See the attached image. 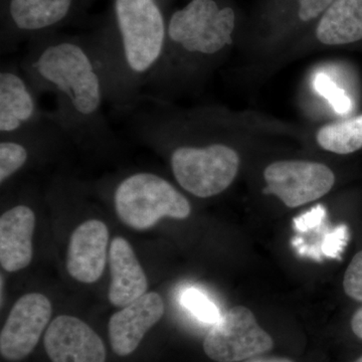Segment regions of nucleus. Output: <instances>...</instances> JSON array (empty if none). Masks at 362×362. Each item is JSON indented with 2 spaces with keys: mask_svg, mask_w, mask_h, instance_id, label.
Instances as JSON below:
<instances>
[{
  "mask_svg": "<svg viewBox=\"0 0 362 362\" xmlns=\"http://www.w3.org/2000/svg\"><path fill=\"white\" fill-rule=\"evenodd\" d=\"M21 66L40 96L56 99L51 115L69 140L101 148L115 143L105 115L103 78L86 40L40 35L30 40Z\"/></svg>",
  "mask_w": 362,
  "mask_h": 362,
  "instance_id": "f257e3e1",
  "label": "nucleus"
},
{
  "mask_svg": "<svg viewBox=\"0 0 362 362\" xmlns=\"http://www.w3.org/2000/svg\"><path fill=\"white\" fill-rule=\"evenodd\" d=\"M113 26L86 40L103 78L107 103L127 111L144 97L158 68L168 23L157 0H115Z\"/></svg>",
  "mask_w": 362,
  "mask_h": 362,
  "instance_id": "f03ea898",
  "label": "nucleus"
},
{
  "mask_svg": "<svg viewBox=\"0 0 362 362\" xmlns=\"http://www.w3.org/2000/svg\"><path fill=\"white\" fill-rule=\"evenodd\" d=\"M235 14L216 0H192L168 23L165 49L147 83V98L160 101L187 75L192 61L214 58L233 44Z\"/></svg>",
  "mask_w": 362,
  "mask_h": 362,
  "instance_id": "7ed1b4c3",
  "label": "nucleus"
},
{
  "mask_svg": "<svg viewBox=\"0 0 362 362\" xmlns=\"http://www.w3.org/2000/svg\"><path fill=\"white\" fill-rule=\"evenodd\" d=\"M136 137L168 156L171 170L185 192L209 199L225 192L237 177L240 159L223 142L181 141L152 131L134 129Z\"/></svg>",
  "mask_w": 362,
  "mask_h": 362,
  "instance_id": "20e7f679",
  "label": "nucleus"
},
{
  "mask_svg": "<svg viewBox=\"0 0 362 362\" xmlns=\"http://www.w3.org/2000/svg\"><path fill=\"white\" fill-rule=\"evenodd\" d=\"M113 204L119 218L137 230H148L162 218L185 220L192 214L187 197L151 173H133L116 183Z\"/></svg>",
  "mask_w": 362,
  "mask_h": 362,
  "instance_id": "39448f33",
  "label": "nucleus"
},
{
  "mask_svg": "<svg viewBox=\"0 0 362 362\" xmlns=\"http://www.w3.org/2000/svg\"><path fill=\"white\" fill-rule=\"evenodd\" d=\"M273 345V339L259 327L252 312L235 306L214 324L204 338V350L214 361L238 362L265 354Z\"/></svg>",
  "mask_w": 362,
  "mask_h": 362,
  "instance_id": "423d86ee",
  "label": "nucleus"
},
{
  "mask_svg": "<svg viewBox=\"0 0 362 362\" xmlns=\"http://www.w3.org/2000/svg\"><path fill=\"white\" fill-rule=\"evenodd\" d=\"M266 194L276 195L288 207L317 201L330 192L335 175L328 166L310 161H277L264 171Z\"/></svg>",
  "mask_w": 362,
  "mask_h": 362,
  "instance_id": "0eeeda50",
  "label": "nucleus"
},
{
  "mask_svg": "<svg viewBox=\"0 0 362 362\" xmlns=\"http://www.w3.org/2000/svg\"><path fill=\"white\" fill-rule=\"evenodd\" d=\"M40 95L26 78L21 64L4 63L0 69V137L18 134L49 120Z\"/></svg>",
  "mask_w": 362,
  "mask_h": 362,
  "instance_id": "6e6552de",
  "label": "nucleus"
},
{
  "mask_svg": "<svg viewBox=\"0 0 362 362\" xmlns=\"http://www.w3.org/2000/svg\"><path fill=\"white\" fill-rule=\"evenodd\" d=\"M52 313L45 295L30 293L14 304L0 334V352L6 361H20L37 346Z\"/></svg>",
  "mask_w": 362,
  "mask_h": 362,
  "instance_id": "1a4fd4ad",
  "label": "nucleus"
},
{
  "mask_svg": "<svg viewBox=\"0 0 362 362\" xmlns=\"http://www.w3.org/2000/svg\"><path fill=\"white\" fill-rule=\"evenodd\" d=\"M73 6L74 0H6L2 54L25 37L33 40L47 35L69 18Z\"/></svg>",
  "mask_w": 362,
  "mask_h": 362,
  "instance_id": "9d476101",
  "label": "nucleus"
},
{
  "mask_svg": "<svg viewBox=\"0 0 362 362\" xmlns=\"http://www.w3.org/2000/svg\"><path fill=\"white\" fill-rule=\"evenodd\" d=\"M44 344L52 362L106 361V349L101 338L76 317L54 318L45 331Z\"/></svg>",
  "mask_w": 362,
  "mask_h": 362,
  "instance_id": "9b49d317",
  "label": "nucleus"
},
{
  "mask_svg": "<svg viewBox=\"0 0 362 362\" xmlns=\"http://www.w3.org/2000/svg\"><path fill=\"white\" fill-rule=\"evenodd\" d=\"M65 140L69 138L52 115L49 120L32 129L0 137L1 185L26 168L35 157L59 146Z\"/></svg>",
  "mask_w": 362,
  "mask_h": 362,
  "instance_id": "f8f14e48",
  "label": "nucleus"
},
{
  "mask_svg": "<svg viewBox=\"0 0 362 362\" xmlns=\"http://www.w3.org/2000/svg\"><path fill=\"white\" fill-rule=\"evenodd\" d=\"M164 310L160 295L150 292L113 314L109 321V338L117 356L134 352L145 334L160 320Z\"/></svg>",
  "mask_w": 362,
  "mask_h": 362,
  "instance_id": "ddd939ff",
  "label": "nucleus"
},
{
  "mask_svg": "<svg viewBox=\"0 0 362 362\" xmlns=\"http://www.w3.org/2000/svg\"><path fill=\"white\" fill-rule=\"evenodd\" d=\"M109 230L103 221L88 220L71 233L66 270L78 282L92 284L103 275L108 255Z\"/></svg>",
  "mask_w": 362,
  "mask_h": 362,
  "instance_id": "4468645a",
  "label": "nucleus"
},
{
  "mask_svg": "<svg viewBox=\"0 0 362 362\" xmlns=\"http://www.w3.org/2000/svg\"><path fill=\"white\" fill-rule=\"evenodd\" d=\"M35 214L26 204H16L0 218V264L7 272H18L33 259Z\"/></svg>",
  "mask_w": 362,
  "mask_h": 362,
  "instance_id": "2eb2a0df",
  "label": "nucleus"
},
{
  "mask_svg": "<svg viewBox=\"0 0 362 362\" xmlns=\"http://www.w3.org/2000/svg\"><path fill=\"white\" fill-rule=\"evenodd\" d=\"M111 284L109 301L126 307L146 294L148 281L130 243L122 237L112 240L109 251Z\"/></svg>",
  "mask_w": 362,
  "mask_h": 362,
  "instance_id": "dca6fc26",
  "label": "nucleus"
},
{
  "mask_svg": "<svg viewBox=\"0 0 362 362\" xmlns=\"http://www.w3.org/2000/svg\"><path fill=\"white\" fill-rule=\"evenodd\" d=\"M316 37L327 45L362 40V0H334L319 21Z\"/></svg>",
  "mask_w": 362,
  "mask_h": 362,
  "instance_id": "f3484780",
  "label": "nucleus"
},
{
  "mask_svg": "<svg viewBox=\"0 0 362 362\" xmlns=\"http://www.w3.org/2000/svg\"><path fill=\"white\" fill-rule=\"evenodd\" d=\"M319 146L337 154H350L362 148L361 115L327 124L316 135Z\"/></svg>",
  "mask_w": 362,
  "mask_h": 362,
  "instance_id": "a211bd4d",
  "label": "nucleus"
},
{
  "mask_svg": "<svg viewBox=\"0 0 362 362\" xmlns=\"http://www.w3.org/2000/svg\"><path fill=\"white\" fill-rule=\"evenodd\" d=\"M180 302L187 310L202 322L214 324L221 318L220 310L216 304L204 293L195 288L185 290L181 294Z\"/></svg>",
  "mask_w": 362,
  "mask_h": 362,
  "instance_id": "6ab92c4d",
  "label": "nucleus"
},
{
  "mask_svg": "<svg viewBox=\"0 0 362 362\" xmlns=\"http://www.w3.org/2000/svg\"><path fill=\"white\" fill-rule=\"evenodd\" d=\"M315 89L321 96L328 100L331 106L339 114L349 113L351 109V101L344 90L338 88L329 77L324 74H318L314 81Z\"/></svg>",
  "mask_w": 362,
  "mask_h": 362,
  "instance_id": "aec40b11",
  "label": "nucleus"
},
{
  "mask_svg": "<svg viewBox=\"0 0 362 362\" xmlns=\"http://www.w3.org/2000/svg\"><path fill=\"white\" fill-rule=\"evenodd\" d=\"M343 287L350 298L362 302V251L354 257L345 272Z\"/></svg>",
  "mask_w": 362,
  "mask_h": 362,
  "instance_id": "412c9836",
  "label": "nucleus"
},
{
  "mask_svg": "<svg viewBox=\"0 0 362 362\" xmlns=\"http://www.w3.org/2000/svg\"><path fill=\"white\" fill-rule=\"evenodd\" d=\"M349 239V228L340 225L334 230L326 233L321 243V250L324 256L331 259L339 258Z\"/></svg>",
  "mask_w": 362,
  "mask_h": 362,
  "instance_id": "4be33fe9",
  "label": "nucleus"
},
{
  "mask_svg": "<svg viewBox=\"0 0 362 362\" xmlns=\"http://www.w3.org/2000/svg\"><path fill=\"white\" fill-rule=\"evenodd\" d=\"M326 218L325 207L318 204L294 220V228L297 232L307 233L318 228Z\"/></svg>",
  "mask_w": 362,
  "mask_h": 362,
  "instance_id": "5701e85b",
  "label": "nucleus"
},
{
  "mask_svg": "<svg viewBox=\"0 0 362 362\" xmlns=\"http://www.w3.org/2000/svg\"><path fill=\"white\" fill-rule=\"evenodd\" d=\"M334 0H299V18L302 21H310L318 18L332 4Z\"/></svg>",
  "mask_w": 362,
  "mask_h": 362,
  "instance_id": "b1692460",
  "label": "nucleus"
},
{
  "mask_svg": "<svg viewBox=\"0 0 362 362\" xmlns=\"http://www.w3.org/2000/svg\"><path fill=\"white\" fill-rule=\"evenodd\" d=\"M351 328L354 334L362 340V308L352 317Z\"/></svg>",
  "mask_w": 362,
  "mask_h": 362,
  "instance_id": "393cba45",
  "label": "nucleus"
},
{
  "mask_svg": "<svg viewBox=\"0 0 362 362\" xmlns=\"http://www.w3.org/2000/svg\"><path fill=\"white\" fill-rule=\"evenodd\" d=\"M245 362H293L290 359L282 357H252Z\"/></svg>",
  "mask_w": 362,
  "mask_h": 362,
  "instance_id": "a878e982",
  "label": "nucleus"
},
{
  "mask_svg": "<svg viewBox=\"0 0 362 362\" xmlns=\"http://www.w3.org/2000/svg\"><path fill=\"white\" fill-rule=\"evenodd\" d=\"M4 277L1 276V305L4 304Z\"/></svg>",
  "mask_w": 362,
  "mask_h": 362,
  "instance_id": "bb28decb",
  "label": "nucleus"
},
{
  "mask_svg": "<svg viewBox=\"0 0 362 362\" xmlns=\"http://www.w3.org/2000/svg\"><path fill=\"white\" fill-rule=\"evenodd\" d=\"M354 362H362V356H361V357H359V358H358V359H356V361H354Z\"/></svg>",
  "mask_w": 362,
  "mask_h": 362,
  "instance_id": "cd10ccee",
  "label": "nucleus"
}]
</instances>
